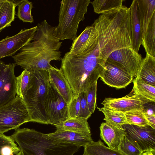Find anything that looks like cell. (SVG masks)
Masks as SVG:
<instances>
[{
    "label": "cell",
    "mask_w": 155,
    "mask_h": 155,
    "mask_svg": "<svg viewBox=\"0 0 155 155\" xmlns=\"http://www.w3.org/2000/svg\"><path fill=\"white\" fill-rule=\"evenodd\" d=\"M147 103L132 90L124 97L120 98L106 97L101 103L104 107L123 113L135 110H143L144 105Z\"/></svg>",
    "instance_id": "obj_13"
},
{
    "label": "cell",
    "mask_w": 155,
    "mask_h": 155,
    "mask_svg": "<svg viewBox=\"0 0 155 155\" xmlns=\"http://www.w3.org/2000/svg\"><path fill=\"white\" fill-rule=\"evenodd\" d=\"M142 29L141 45L155 58V0H137Z\"/></svg>",
    "instance_id": "obj_7"
},
{
    "label": "cell",
    "mask_w": 155,
    "mask_h": 155,
    "mask_svg": "<svg viewBox=\"0 0 155 155\" xmlns=\"http://www.w3.org/2000/svg\"><path fill=\"white\" fill-rule=\"evenodd\" d=\"M4 0H0V8L3 4Z\"/></svg>",
    "instance_id": "obj_36"
},
{
    "label": "cell",
    "mask_w": 155,
    "mask_h": 155,
    "mask_svg": "<svg viewBox=\"0 0 155 155\" xmlns=\"http://www.w3.org/2000/svg\"><path fill=\"white\" fill-rule=\"evenodd\" d=\"M61 61L60 68L71 88L73 97H76L103 74L105 63L100 57L98 35L91 36L78 55L66 53Z\"/></svg>",
    "instance_id": "obj_2"
},
{
    "label": "cell",
    "mask_w": 155,
    "mask_h": 155,
    "mask_svg": "<svg viewBox=\"0 0 155 155\" xmlns=\"http://www.w3.org/2000/svg\"><path fill=\"white\" fill-rule=\"evenodd\" d=\"M100 129L101 139L110 148L119 150L120 143L126 134L125 130L118 128L106 122L101 124Z\"/></svg>",
    "instance_id": "obj_16"
},
{
    "label": "cell",
    "mask_w": 155,
    "mask_h": 155,
    "mask_svg": "<svg viewBox=\"0 0 155 155\" xmlns=\"http://www.w3.org/2000/svg\"><path fill=\"white\" fill-rule=\"evenodd\" d=\"M143 112L149 125L155 129V114H149L143 111Z\"/></svg>",
    "instance_id": "obj_34"
},
{
    "label": "cell",
    "mask_w": 155,
    "mask_h": 155,
    "mask_svg": "<svg viewBox=\"0 0 155 155\" xmlns=\"http://www.w3.org/2000/svg\"><path fill=\"white\" fill-rule=\"evenodd\" d=\"M37 26L21 29L16 35L7 36L0 41V59L6 57L12 56L21 48L33 40L36 31Z\"/></svg>",
    "instance_id": "obj_12"
},
{
    "label": "cell",
    "mask_w": 155,
    "mask_h": 155,
    "mask_svg": "<svg viewBox=\"0 0 155 155\" xmlns=\"http://www.w3.org/2000/svg\"><path fill=\"white\" fill-rule=\"evenodd\" d=\"M128 124L139 126L149 125L143 112V110H135L124 113Z\"/></svg>",
    "instance_id": "obj_29"
},
{
    "label": "cell",
    "mask_w": 155,
    "mask_h": 155,
    "mask_svg": "<svg viewBox=\"0 0 155 155\" xmlns=\"http://www.w3.org/2000/svg\"><path fill=\"white\" fill-rule=\"evenodd\" d=\"M132 90L137 95L147 103L155 101V86L148 83L139 76L133 79Z\"/></svg>",
    "instance_id": "obj_19"
},
{
    "label": "cell",
    "mask_w": 155,
    "mask_h": 155,
    "mask_svg": "<svg viewBox=\"0 0 155 155\" xmlns=\"http://www.w3.org/2000/svg\"><path fill=\"white\" fill-rule=\"evenodd\" d=\"M104 116L105 122L118 128L123 129V126L128 124L124 113L116 111L105 107H97Z\"/></svg>",
    "instance_id": "obj_24"
},
{
    "label": "cell",
    "mask_w": 155,
    "mask_h": 155,
    "mask_svg": "<svg viewBox=\"0 0 155 155\" xmlns=\"http://www.w3.org/2000/svg\"><path fill=\"white\" fill-rule=\"evenodd\" d=\"M54 126L58 130L81 133H91L87 120L85 119L69 118Z\"/></svg>",
    "instance_id": "obj_21"
},
{
    "label": "cell",
    "mask_w": 155,
    "mask_h": 155,
    "mask_svg": "<svg viewBox=\"0 0 155 155\" xmlns=\"http://www.w3.org/2000/svg\"><path fill=\"white\" fill-rule=\"evenodd\" d=\"M17 6L12 0H4L0 8V31L11 26L15 19Z\"/></svg>",
    "instance_id": "obj_23"
},
{
    "label": "cell",
    "mask_w": 155,
    "mask_h": 155,
    "mask_svg": "<svg viewBox=\"0 0 155 155\" xmlns=\"http://www.w3.org/2000/svg\"><path fill=\"white\" fill-rule=\"evenodd\" d=\"M129 8L133 48L138 53L141 45L142 29L137 0L132 1Z\"/></svg>",
    "instance_id": "obj_18"
},
{
    "label": "cell",
    "mask_w": 155,
    "mask_h": 155,
    "mask_svg": "<svg viewBox=\"0 0 155 155\" xmlns=\"http://www.w3.org/2000/svg\"><path fill=\"white\" fill-rule=\"evenodd\" d=\"M33 129L18 128L11 136L19 151L15 155H73L80 147L42 137Z\"/></svg>",
    "instance_id": "obj_4"
},
{
    "label": "cell",
    "mask_w": 155,
    "mask_h": 155,
    "mask_svg": "<svg viewBox=\"0 0 155 155\" xmlns=\"http://www.w3.org/2000/svg\"><path fill=\"white\" fill-rule=\"evenodd\" d=\"M93 24L98 35L100 58L136 77L142 58L133 48L129 8L123 6L118 11L101 14Z\"/></svg>",
    "instance_id": "obj_1"
},
{
    "label": "cell",
    "mask_w": 155,
    "mask_h": 155,
    "mask_svg": "<svg viewBox=\"0 0 155 155\" xmlns=\"http://www.w3.org/2000/svg\"><path fill=\"white\" fill-rule=\"evenodd\" d=\"M80 101V114L78 118L87 120L92 114L88 108L86 91L81 92L78 94Z\"/></svg>",
    "instance_id": "obj_32"
},
{
    "label": "cell",
    "mask_w": 155,
    "mask_h": 155,
    "mask_svg": "<svg viewBox=\"0 0 155 155\" xmlns=\"http://www.w3.org/2000/svg\"><path fill=\"white\" fill-rule=\"evenodd\" d=\"M48 71L50 81L68 105L73 98V94L71 88L61 69L51 65Z\"/></svg>",
    "instance_id": "obj_17"
},
{
    "label": "cell",
    "mask_w": 155,
    "mask_h": 155,
    "mask_svg": "<svg viewBox=\"0 0 155 155\" xmlns=\"http://www.w3.org/2000/svg\"><path fill=\"white\" fill-rule=\"evenodd\" d=\"M19 150L11 136L0 134V155H15Z\"/></svg>",
    "instance_id": "obj_26"
},
{
    "label": "cell",
    "mask_w": 155,
    "mask_h": 155,
    "mask_svg": "<svg viewBox=\"0 0 155 155\" xmlns=\"http://www.w3.org/2000/svg\"><path fill=\"white\" fill-rule=\"evenodd\" d=\"M33 40L12 57L15 64L30 72L48 71L53 60L60 61L59 49L62 42L57 37L55 26L49 25L46 20L38 23Z\"/></svg>",
    "instance_id": "obj_3"
},
{
    "label": "cell",
    "mask_w": 155,
    "mask_h": 155,
    "mask_svg": "<svg viewBox=\"0 0 155 155\" xmlns=\"http://www.w3.org/2000/svg\"><path fill=\"white\" fill-rule=\"evenodd\" d=\"M119 150L125 155H142L143 153L125 136L120 143Z\"/></svg>",
    "instance_id": "obj_30"
},
{
    "label": "cell",
    "mask_w": 155,
    "mask_h": 155,
    "mask_svg": "<svg viewBox=\"0 0 155 155\" xmlns=\"http://www.w3.org/2000/svg\"><path fill=\"white\" fill-rule=\"evenodd\" d=\"M30 78V72L25 70H24L21 74L16 78L17 94L22 99L28 89Z\"/></svg>",
    "instance_id": "obj_28"
},
{
    "label": "cell",
    "mask_w": 155,
    "mask_h": 155,
    "mask_svg": "<svg viewBox=\"0 0 155 155\" xmlns=\"http://www.w3.org/2000/svg\"><path fill=\"white\" fill-rule=\"evenodd\" d=\"M45 106L50 124L55 126L69 118L68 105L50 80Z\"/></svg>",
    "instance_id": "obj_9"
},
{
    "label": "cell",
    "mask_w": 155,
    "mask_h": 155,
    "mask_svg": "<svg viewBox=\"0 0 155 155\" xmlns=\"http://www.w3.org/2000/svg\"><path fill=\"white\" fill-rule=\"evenodd\" d=\"M101 80L110 87L117 89L125 88L132 82L133 78L121 68L106 62Z\"/></svg>",
    "instance_id": "obj_14"
},
{
    "label": "cell",
    "mask_w": 155,
    "mask_h": 155,
    "mask_svg": "<svg viewBox=\"0 0 155 155\" xmlns=\"http://www.w3.org/2000/svg\"><path fill=\"white\" fill-rule=\"evenodd\" d=\"M137 76L145 82L155 86V58L146 54L142 59Z\"/></svg>",
    "instance_id": "obj_20"
},
{
    "label": "cell",
    "mask_w": 155,
    "mask_h": 155,
    "mask_svg": "<svg viewBox=\"0 0 155 155\" xmlns=\"http://www.w3.org/2000/svg\"><path fill=\"white\" fill-rule=\"evenodd\" d=\"M91 134L81 133L56 129L54 132L43 133L42 137L56 141L62 142L84 147L92 144L94 141Z\"/></svg>",
    "instance_id": "obj_15"
},
{
    "label": "cell",
    "mask_w": 155,
    "mask_h": 155,
    "mask_svg": "<svg viewBox=\"0 0 155 155\" xmlns=\"http://www.w3.org/2000/svg\"><path fill=\"white\" fill-rule=\"evenodd\" d=\"M142 155H155V150L144 152H143Z\"/></svg>",
    "instance_id": "obj_35"
},
{
    "label": "cell",
    "mask_w": 155,
    "mask_h": 155,
    "mask_svg": "<svg viewBox=\"0 0 155 155\" xmlns=\"http://www.w3.org/2000/svg\"><path fill=\"white\" fill-rule=\"evenodd\" d=\"M90 0H62L58 14V24L55 28L57 37L61 40L73 41L77 38L80 22L84 19Z\"/></svg>",
    "instance_id": "obj_6"
},
{
    "label": "cell",
    "mask_w": 155,
    "mask_h": 155,
    "mask_svg": "<svg viewBox=\"0 0 155 155\" xmlns=\"http://www.w3.org/2000/svg\"><path fill=\"white\" fill-rule=\"evenodd\" d=\"M69 118H78L80 114V101L78 95L73 97L68 105Z\"/></svg>",
    "instance_id": "obj_33"
},
{
    "label": "cell",
    "mask_w": 155,
    "mask_h": 155,
    "mask_svg": "<svg viewBox=\"0 0 155 155\" xmlns=\"http://www.w3.org/2000/svg\"><path fill=\"white\" fill-rule=\"evenodd\" d=\"M18 17L24 22L32 23L34 20L31 15L33 7L32 2L28 0H18Z\"/></svg>",
    "instance_id": "obj_27"
},
{
    "label": "cell",
    "mask_w": 155,
    "mask_h": 155,
    "mask_svg": "<svg viewBox=\"0 0 155 155\" xmlns=\"http://www.w3.org/2000/svg\"><path fill=\"white\" fill-rule=\"evenodd\" d=\"M123 0H96L91 2L94 12L107 14L118 11L122 7Z\"/></svg>",
    "instance_id": "obj_22"
},
{
    "label": "cell",
    "mask_w": 155,
    "mask_h": 155,
    "mask_svg": "<svg viewBox=\"0 0 155 155\" xmlns=\"http://www.w3.org/2000/svg\"><path fill=\"white\" fill-rule=\"evenodd\" d=\"M125 137L142 152L155 150V129L149 125L139 126L124 124Z\"/></svg>",
    "instance_id": "obj_10"
},
{
    "label": "cell",
    "mask_w": 155,
    "mask_h": 155,
    "mask_svg": "<svg viewBox=\"0 0 155 155\" xmlns=\"http://www.w3.org/2000/svg\"><path fill=\"white\" fill-rule=\"evenodd\" d=\"M14 63L0 61V107L14 99L17 94Z\"/></svg>",
    "instance_id": "obj_11"
},
{
    "label": "cell",
    "mask_w": 155,
    "mask_h": 155,
    "mask_svg": "<svg viewBox=\"0 0 155 155\" xmlns=\"http://www.w3.org/2000/svg\"><path fill=\"white\" fill-rule=\"evenodd\" d=\"M97 82H95L86 91L87 101L89 111L92 114L95 111L97 106L96 95Z\"/></svg>",
    "instance_id": "obj_31"
},
{
    "label": "cell",
    "mask_w": 155,
    "mask_h": 155,
    "mask_svg": "<svg viewBox=\"0 0 155 155\" xmlns=\"http://www.w3.org/2000/svg\"><path fill=\"white\" fill-rule=\"evenodd\" d=\"M28 122V109L23 99L18 94L12 100L0 107V134L17 129Z\"/></svg>",
    "instance_id": "obj_8"
},
{
    "label": "cell",
    "mask_w": 155,
    "mask_h": 155,
    "mask_svg": "<svg viewBox=\"0 0 155 155\" xmlns=\"http://www.w3.org/2000/svg\"><path fill=\"white\" fill-rule=\"evenodd\" d=\"M83 155H125L119 150L106 146L101 140L94 142L84 147Z\"/></svg>",
    "instance_id": "obj_25"
},
{
    "label": "cell",
    "mask_w": 155,
    "mask_h": 155,
    "mask_svg": "<svg viewBox=\"0 0 155 155\" xmlns=\"http://www.w3.org/2000/svg\"><path fill=\"white\" fill-rule=\"evenodd\" d=\"M28 89L23 100L28 109L30 122L49 124L45 101L49 81L48 71L30 72Z\"/></svg>",
    "instance_id": "obj_5"
}]
</instances>
